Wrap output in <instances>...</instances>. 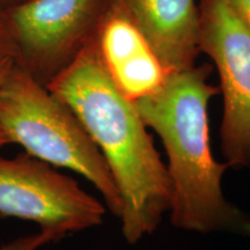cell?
Instances as JSON below:
<instances>
[{
	"label": "cell",
	"mask_w": 250,
	"mask_h": 250,
	"mask_svg": "<svg viewBox=\"0 0 250 250\" xmlns=\"http://www.w3.org/2000/svg\"><path fill=\"white\" fill-rule=\"evenodd\" d=\"M98 146L121 195L122 234L136 245L160 226L170 205L167 167L134 102L117 88L95 35L46 85Z\"/></svg>",
	"instance_id": "obj_1"
},
{
	"label": "cell",
	"mask_w": 250,
	"mask_h": 250,
	"mask_svg": "<svg viewBox=\"0 0 250 250\" xmlns=\"http://www.w3.org/2000/svg\"><path fill=\"white\" fill-rule=\"evenodd\" d=\"M208 66L169 72L164 85L134 102L144 123L160 137L168 156L171 224L189 232L250 239V215L224 195L228 165L212 154L208 105L220 92Z\"/></svg>",
	"instance_id": "obj_2"
},
{
	"label": "cell",
	"mask_w": 250,
	"mask_h": 250,
	"mask_svg": "<svg viewBox=\"0 0 250 250\" xmlns=\"http://www.w3.org/2000/svg\"><path fill=\"white\" fill-rule=\"evenodd\" d=\"M0 127L23 152L81 175L120 218V191L98 146L74 112L15 62L0 83Z\"/></svg>",
	"instance_id": "obj_3"
},
{
	"label": "cell",
	"mask_w": 250,
	"mask_h": 250,
	"mask_svg": "<svg viewBox=\"0 0 250 250\" xmlns=\"http://www.w3.org/2000/svg\"><path fill=\"white\" fill-rule=\"evenodd\" d=\"M107 208L54 166L20 152L0 156V215L31 221L54 242L98 227Z\"/></svg>",
	"instance_id": "obj_4"
},
{
	"label": "cell",
	"mask_w": 250,
	"mask_h": 250,
	"mask_svg": "<svg viewBox=\"0 0 250 250\" xmlns=\"http://www.w3.org/2000/svg\"><path fill=\"white\" fill-rule=\"evenodd\" d=\"M105 0H27L4 9L14 62L43 85L95 35Z\"/></svg>",
	"instance_id": "obj_5"
},
{
	"label": "cell",
	"mask_w": 250,
	"mask_h": 250,
	"mask_svg": "<svg viewBox=\"0 0 250 250\" xmlns=\"http://www.w3.org/2000/svg\"><path fill=\"white\" fill-rule=\"evenodd\" d=\"M201 51L217 67L224 99L221 152L228 167H250V33L228 0H203Z\"/></svg>",
	"instance_id": "obj_6"
},
{
	"label": "cell",
	"mask_w": 250,
	"mask_h": 250,
	"mask_svg": "<svg viewBox=\"0 0 250 250\" xmlns=\"http://www.w3.org/2000/svg\"><path fill=\"white\" fill-rule=\"evenodd\" d=\"M95 40L109 76L132 102L156 92L169 71L140 30L111 5L100 18Z\"/></svg>",
	"instance_id": "obj_7"
},
{
	"label": "cell",
	"mask_w": 250,
	"mask_h": 250,
	"mask_svg": "<svg viewBox=\"0 0 250 250\" xmlns=\"http://www.w3.org/2000/svg\"><path fill=\"white\" fill-rule=\"evenodd\" d=\"M111 5L138 28L168 71L195 65L201 51L197 0H114Z\"/></svg>",
	"instance_id": "obj_8"
},
{
	"label": "cell",
	"mask_w": 250,
	"mask_h": 250,
	"mask_svg": "<svg viewBox=\"0 0 250 250\" xmlns=\"http://www.w3.org/2000/svg\"><path fill=\"white\" fill-rule=\"evenodd\" d=\"M54 242V239L43 232L28 234L12 240L5 245L0 246V250H39L49 243Z\"/></svg>",
	"instance_id": "obj_9"
},
{
	"label": "cell",
	"mask_w": 250,
	"mask_h": 250,
	"mask_svg": "<svg viewBox=\"0 0 250 250\" xmlns=\"http://www.w3.org/2000/svg\"><path fill=\"white\" fill-rule=\"evenodd\" d=\"M15 59V48L6 22L4 9L0 8V65Z\"/></svg>",
	"instance_id": "obj_10"
},
{
	"label": "cell",
	"mask_w": 250,
	"mask_h": 250,
	"mask_svg": "<svg viewBox=\"0 0 250 250\" xmlns=\"http://www.w3.org/2000/svg\"><path fill=\"white\" fill-rule=\"evenodd\" d=\"M228 1L250 33V0H228Z\"/></svg>",
	"instance_id": "obj_11"
},
{
	"label": "cell",
	"mask_w": 250,
	"mask_h": 250,
	"mask_svg": "<svg viewBox=\"0 0 250 250\" xmlns=\"http://www.w3.org/2000/svg\"><path fill=\"white\" fill-rule=\"evenodd\" d=\"M13 62L14 61H9L7 62H5V64L0 65V83H1V81H2V79H4L6 72H7V70ZM8 144H9V140L7 138V136H6L4 131H2L1 127H0V147H4V146L8 145Z\"/></svg>",
	"instance_id": "obj_12"
},
{
	"label": "cell",
	"mask_w": 250,
	"mask_h": 250,
	"mask_svg": "<svg viewBox=\"0 0 250 250\" xmlns=\"http://www.w3.org/2000/svg\"><path fill=\"white\" fill-rule=\"evenodd\" d=\"M24 1H27V0H0V8L6 9L9 7H13V6L20 5Z\"/></svg>",
	"instance_id": "obj_13"
}]
</instances>
